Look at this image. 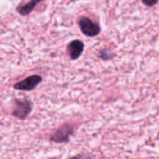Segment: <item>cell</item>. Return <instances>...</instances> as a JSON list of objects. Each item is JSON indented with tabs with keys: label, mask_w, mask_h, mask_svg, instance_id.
Returning a JSON list of instances; mask_svg holds the SVG:
<instances>
[{
	"label": "cell",
	"mask_w": 159,
	"mask_h": 159,
	"mask_svg": "<svg viewBox=\"0 0 159 159\" xmlns=\"http://www.w3.org/2000/svg\"><path fill=\"white\" fill-rule=\"evenodd\" d=\"M77 24L80 30L85 37L95 38L98 36L101 32L100 25L97 21H94L92 18L86 15H82L81 17H79L77 20Z\"/></svg>",
	"instance_id": "1"
},
{
	"label": "cell",
	"mask_w": 159,
	"mask_h": 159,
	"mask_svg": "<svg viewBox=\"0 0 159 159\" xmlns=\"http://www.w3.org/2000/svg\"><path fill=\"white\" fill-rule=\"evenodd\" d=\"M75 131V126L72 124H64L58 127L50 137V139L56 143H63L69 140Z\"/></svg>",
	"instance_id": "2"
},
{
	"label": "cell",
	"mask_w": 159,
	"mask_h": 159,
	"mask_svg": "<svg viewBox=\"0 0 159 159\" xmlns=\"http://www.w3.org/2000/svg\"><path fill=\"white\" fill-rule=\"evenodd\" d=\"M33 105L29 99H15L12 115L18 119H25L32 111Z\"/></svg>",
	"instance_id": "3"
},
{
	"label": "cell",
	"mask_w": 159,
	"mask_h": 159,
	"mask_svg": "<svg viewBox=\"0 0 159 159\" xmlns=\"http://www.w3.org/2000/svg\"><path fill=\"white\" fill-rule=\"evenodd\" d=\"M42 82V77L38 74L31 75L14 84V89L20 91H32Z\"/></svg>",
	"instance_id": "4"
},
{
	"label": "cell",
	"mask_w": 159,
	"mask_h": 159,
	"mask_svg": "<svg viewBox=\"0 0 159 159\" xmlns=\"http://www.w3.org/2000/svg\"><path fill=\"white\" fill-rule=\"evenodd\" d=\"M84 51V43L80 39H74L70 41L66 46V52L70 60L75 61L82 56Z\"/></svg>",
	"instance_id": "5"
},
{
	"label": "cell",
	"mask_w": 159,
	"mask_h": 159,
	"mask_svg": "<svg viewBox=\"0 0 159 159\" xmlns=\"http://www.w3.org/2000/svg\"><path fill=\"white\" fill-rule=\"evenodd\" d=\"M42 1L44 0H29V1L24 5H21V6H18L17 7V11L19 14H21L22 16H25V15H28L30 14L35 9L36 7L40 4Z\"/></svg>",
	"instance_id": "6"
},
{
	"label": "cell",
	"mask_w": 159,
	"mask_h": 159,
	"mask_svg": "<svg viewBox=\"0 0 159 159\" xmlns=\"http://www.w3.org/2000/svg\"><path fill=\"white\" fill-rule=\"evenodd\" d=\"M98 57L103 61H109L111 60L114 57V54L112 52H111L108 48H103L102 50H100L98 53Z\"/></svg>",
	"instance_id": "7"
},
{
	"label": "cell",
	"mask_w": 159,
	"mask_h": 159,
	"mask_svg": "<svg viewBox=\"0 0 159 159\" xmlns=\"http://www.w3.org/2000/svg\"><path fill=\"white\" fill-rule=\"evenodd\" d=\"M68 159H95V156L91 153H79L74 156H71Z\"/></svg>",
	"instance_id": "8"
},
{
	"label": "cell",
	"mask_w": 159,
	"mask_h": 159,
	"mask_svg": "<svg viewBox=\"0 0 159 159\" xmlns=\"http://www.w3.org/2000/svg\"><path fill=\"white\" fill-rule=\"evenodd\" d=\"M140 1L146 7H153V6H155L158 3L159 0H140Z\"/></svg>",
	"instance_id": "9"
}]
</instances>
